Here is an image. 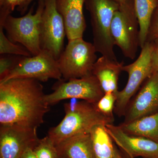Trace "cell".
<instances>
[{"label":"cell","instance_id":"6da1fadb","mask_svg":"<svg viewBox=\"0 0 158 158\" xmlns=\"http://www.w3.org/2000/svg\"><path fill=\"white\" fill-rule=\"evenodd\" d=\"M43 87L34 79H13L0 83V126L37 129L50 106Z\"/></svg>","mask_w":158,"mask_h":158},{"label":"cell","instance_id":"7a4b0ae2","mask_svg":"<svg viewBox=\"0 0 158 158\" xmlns=\"http://www.w3.org/2000/svg\"><path fill=\"white\" fill-rule=\"evenodd\" d=\"M65 116L62 121L49 130L47 136L55 145L72 136L90 133L98 125L113 124L115 118L100 113L94 104L78 99H70L64 105Z\"/></svg>","mask_w":158,"mask_h":158},{"label":"cell","instance_id":"3957f363","mask_svg":"<svg viewBox=\"0 0 158 158\" xmlns=\"http://www.w3.org/2000/svg\"><path fill=\"white\" fill-rule=\"evenodd\" d=\"M85 6L90 15L93 44L97 52L117 61L111 34V23L119 5L114 0H85Z\"/></svg>","mask_w":158,"mask_h":158},{"label":"cell","instance_id":"277c9868","mask_svg":"<svg viewBox=\"0 0 158 158\" xmlns=\"http://www.w3.org/2000/svg\"><path fill=\"white\" fill-rule=\"evenodd\" d=\"M44 8V1L38 0L37 9L34 14V6H32L22 17H13L10 14L5 20L0 21L9 39L15 43L20 44L32 56L38 55L41 51L40 23Z\"/></svg>","mask_w":158,"mask_h":158},{"label":"cell","instance_id":"5b68a950","mask_svg":"<svg viewBox=\"0 0 158 158\" xmlns=\"http://www.w3.org/2000/svg\"><path fill=\"white\" fill-rule=\"evenodd\" d=\"M153 42H146L141 48L140 55L131 64L123 65L122 71L128 75L127 85L116 93L114 113L119 117L124 116L128 105L144 82L154 73L152 66Z\"/></svg>","mask_w":158,"mask_h":158},{"label":"cell","instance_id":"8992f818","mask_svg":"<svg viewBox=\"0 0 158 158\" xmlns=\"http://www.w3.org/2000/svg\"><path fill=\"white\" fill-rule=\"evenodd\" d=\"M93 43L83 38L68 40V44L57 60L62 79L79 78L92 74L97 60Z\"/></svg>","mask_w":158,"mask_h":158},{"label":"cell","instance_id":"52a82bcc","mask_svg":"<svg viewBox=\"0 0 158 158\" xmlns=\"http://www.w3.org/2000/svg\"><path fill=\"white\" fill-rule=\"evenodd\" d=\"M111 31L114 44L124 56L135 59L139 47V27L133 0L119 6L113 16Z\"/></svg>","mask_w":158,"mask_h":158},{"label":"cell","instance_id":"ba28073f","mask_svg":"<svg viewBox=\"0 0 158 158\" xmlns=\"http://www.w3.org/2000/svg\"><path fill=\"white\" fill-rule=\"evenodd\" d=\"M52 90V92L45 96L50 106L63 100L72 98L95 104L105 94L98 80L92 74L67 81L62 78L54 84Z\"/></svg>","mask_w":158,"mask_h":158},{"label":"cell","instance_id":"9c48e42d","mask_svg":"<svg viewBox=\"0 0 158 158\" xmlns=\"http://www.w3.org/2000/svg\"><path fill=\"white\" fill-rule=\"evenodd\" d=\"M44 1V8L40 23V48L57 60L64 50L65 23L57 10L56 0Z\"/></svg>","mask_w":158,"mask_h":158},{"label":"cell","instance_id":"30bf717a","mask_svg":"<svg viewBox=\"0 0 158 158\" xmlns=\"http://www.w3.org/2000/svg\"><path fill=\"white\" fill-rule=\"evenodd\" d=\"M34 79L46 82L62 78L58 62L52 54L41 50L36 56H23L17 65L0 83L13 79Z\"/></svg>","mask_w":158,"mask_h":158},{"label":"cell","instance_id":"8fae6325","mask_svg":"<svg viewBox=\"0 0 158 158\" xmlns=\"http://www.w3.org/2000/svg\"><path fill=\"white\" fill-rule=\"evenodd\" d=\"M37 129L17 125L0 126V158H21L40 139Z\"/></svg>","mask_w":158,"mask_h":158},{"label":"cell","instance_id":"7c38bea8","mask_svg":"<svg viewBox=\"0 0 158 158\" xmlns=\"http://www.w3.org/2000/svg\"><path fill=\"white\" fill-rule=\"evenodd\" d=\"M158 110V72L144 82L128 105L123 123H127L155 113Z\"/></svg>","mask_w":158,"mask_h":158},{"label":"cell","instance_id":"4fadbf2b","mask_svg":"<svg viewBox=\"0 0 158 158\" xmlns=\"http://www.w3.org/2000/svg\"><path fill=\"white\" fill-rule=\"evenodd\" d=\"M113 141L129 158H158V142L142 136L129 135L119 126H105Z\"/></svg>","mask_w":158,"mask_h":158},{"label":"cell","instance_id":"5bb4252c","mask_svg":"<svg viewBox=\"0 0 158 158\" xmlns=\"http://www.w3.org/2000/svg\"><path fill=\"white\" fill-rule=\"evenodd\" d=\"M85 0H56L57 10L65 23L68 40L83 38L86 23L83 11Z\"/></svg>","mask_w":158,"mask_h":158},{"label":"cell","instance_id":"9a60e30c","mask_svg":"<svg viewBox=\"0 0 158 158\" xmlns=\"http://www.w3.org/2000/svg\"><path fill=\"white\" fill-rule=\"evenodd\" d=\"M123 62H119L104 56L97 59L92 74L98 80L104 93H117L119 74L122 71Z\"/></svg>","mask_w":158,"mask_h":158},{"label":"cell","instance_id":"2e32d148","mask_svg":"<svg viewBox=\"0 0 158 158\" xmlns=\"http://www.w3.org/2000/svg\"><path fill=\"white\" fill-rule=\"evenodd\" d=\"M56 146L60 158H96L90 133L72 136Z\"/></svg>","mask_w":158,"mask_h":158},{"label":"cell","instance_id":"e0dca14e","mask_svg":"<svg viewBox=\"0 0 158 158\" xmlns=\"http://www.w3.org/2000/svg\"><path fill=\"white\" fill-rule=\"evenodd\" d=\"M119 127L129 135L140 136L158 142V110L130 123H121Z\"/></svg>","mask_w":158,"mask_h":158},{"label":"cell","instance_id":"ac0fdd59","mask_svg":"<svg viewBox=\"0 0 158 158\" xmlns=\"http://www.w3.org/2000/svg\"><path fill=\"white\" fill-rule=\"evenodd\" d=\"M139 27V47L146 43L148 29L154 12L158 6V0H133Z\"/></svg>","mask_w":158,"mask_h":158},{"label":"cell","instance_id":"d6986e66","mask_svg":"<svg viewBox=\"0 0 158 158\" xmlns=\"http://www.w3.org/2000/svg\"><path fill=\"white\" fill-rule=\"evenodd\" d=\"M96 158H113L115 146L105 125H98L90 132Z\"/></svg>","mask_w":158,"mask_h":158},{"label":"cell","instance_id":"ffe728a7","mask_svg":"<svg viewBox=\"0 0 158 158\" xmlns=\"http://www.w3.org/2000/svg\"><path fill=\"white\" fill-rule=\"evenodd\" d=\"M2 24H0V54L16 55L22 56L31 57L32 55L22 45L16 44L6 37Z\"/></svg>","mask_w":158,"mask_h":158},{"label":"cell","instance_id":"44dd1931","mask_svg":"<svg viewBox=\"0 0 158 158\" xmlns=\"http://www.w3.org/2000/svg\"><path fill=\"white\" fill-rule=\"evenodd\" d=\"M33 150L37 158H60L56 147L48 136L40 139Z\"/></svg>","mask_w":158,"mask_h":158},{"label":"cell","instance_id":"7402d4cb","mask_svg":"<svg viewBox=\"0 0 158 158\" xmlns=\"http://www.w3.org/2000/svg\"><path fill=\"white\" fill-rule=\"evenodd\" d=\"M116 98V93H105L95 105L97 110L102 114L106 117L114 118L113 113Z\"/></svg>","mask_w":158,"mask_h":158},{"label":"cell","instance_id":"603a6c76","mask_svg":"<svg viewBox=\"0 0 158 158\" xmlns=\"http://www.w3.org/2000/svg\"><path fill=\"white\" fill-rule=\"evenodd\" d=\"M23 56L16 55H3L0 57V81L17 65Z\"/></svg>","mask_w":158,"mask_h":158},{"label":"cell","instance_id":"cb8c5ba5","mask_svg":"<svg viewBox=\"0 0 158 158\" xmlns=\"http://www.w3.org/2000/svg\"><path fill=\"white\" fill-rule=\"evenodd\" d=\"M20 0H0V19L5 20L19 5Z\"/></svg>","mask_w":158,"mask_h":158},{"label":"cell","instance_id":"d4e9b609","mask_svg":"<svg viewBox=\"0 0 158 158\" xmlns=\"http://www.w3.org/2000/svg\"><path fill=\"white\" fill-rule=\"evenodd\" d=\"M158 38V6L154 12L150 24L146 42H153Z\"/></svg>","mask_w":158,"mask_h":158},{"label":"cell","instance_id":"484cf974","mask_svg":"<svg viewBox=\"0 0 158 158\" xmlns=\"http://www.w3.org/2000/svg\"><path fill=\"white\" fill-rule=\"evenodd\" d=\"M154 48L152 53V66L154 72H158V38L153 41Z\"/></svg>","mask_w":158,"mask_h":158},{"label":"cell","instance_id":"4316f807","mask_svg":"<svg viewBox=\"0 0 158 158\" xmlns=\"http://www.w3.org/2000/svg\"><path fill=\"white\" fill-rule=\"evenodd\" d=\"M32 1L33 0H20L19 5L17 7V11L21 15L25 14Z\"/></svg>","mask_w":158,"mask_h":158},{"label":"cell","instance_id":"83f0119b","mask_svg":"<svg viewBox=\"0 0 158 158\" xmlns=\"http://www.w3.org/2000/svg\"><path fill=\"white\" fill-rule=\"evenodd\" d=\"M21 158H37L33 150L31 148H27L23 153Z\"/></svg>","mask_w":158,"mask_h":158},{"label":"cell","instance_id":"f1b7e54d","mask_svg":"<svg viewBox=\"0 0 158 158\" xmlns=\"http://www.w3.org/2000/svg\"><path fill=\"white\" fill-rule=\"evenodd\" d=\"M113 158H123L122 156L120 154V153L118 151V150L115 146V150H114V156Z\"/></svg>","mask_w":158,"mask_h":158},{"label":"cell","instance_id":"f546056e","mask_svg":"<svg viewBox=\"0 0 158 158\" xmlns=\"http://www.w3.org/2000/svg\"><path fill=\"white\" fill-rule=\"evenodd\" d=\"M114 1H115L116 3H118L119 6H120V5L129 2L131 0H114Z\"/></svg>","mask_w":158,"mask_h":158},{"label":"cell","instance_id":"4dcf8cb0","mask_svg":"<svg viewBox=\"0 0 158 158\" xmlns=\"http://www.w3.org/2000/svg\"><path fill=\"white\" fill-rule=\"evenodd\" d=\"M33 1H34V0H33Z\"/></svg>","mask_w":158,"mask_h":158},{"label":"cell","instance_id":"1f68e13d","mask_svg":"<svg viewBox=\"0 0 158 158\" xmlns=\"http://www.w3.org/2000/svg\"></svg>","mask_w":158,"mask_h":158}]
</instances>
